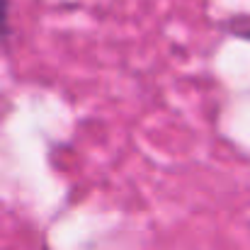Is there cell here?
<instances>
[{
  "mask_svg": "<svg viewBox=\"0 0 250 250\" xmlns=\"http://www.w3.org/2000/svg\"><path fill=\"white\" fill-rule=\"evenodd\" d=\"M10 34V0H0V42Z\"/></svg>",
  "mask_w": 250,
  "mask_h": 250,
  "instance_id": "cell-1",
  "label": "cell"
}]
</instances>
